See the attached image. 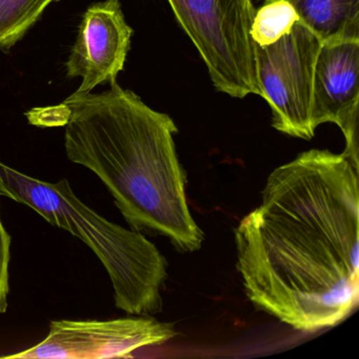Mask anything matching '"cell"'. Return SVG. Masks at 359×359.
<instances>
[{"mask_svg": "<svg viewBox=\"0 0 359 359\" xmlns=\"http://www.w3.org/2000/svg\"><path fill=\"white\" fill-rule=\"evenodd\" d=\"M172 323L149 315L111 320H54L47 337L11 359H104L131 356L137 348L165 344L175 337Z\"/></svg>", "mask_w": 359, "mask_h": 359, "instance_id": "cell-6", "label": "cell"}, {"mask_svg": "<svg viewBox=\"0 0 359 359\" xmlns=\"http://www.w3.org/2000/svg\"><path fill=\"white\" fill-rule=\"evenodd\" d=\"M11 241V235L6 230L0 215V314L7 311L9 304Z\"/></svg>", "mask_w": 359, "mask_h": 359, "instance_id": "cell-12", "label": "cell"}, {"mask_svg": "<svg viewBox=\"0 0 359 359\" xmlns=\"http://www.w3.org/2000/svg\"><path fill=\"white\" fill-rule=\"evenodd\" d=\"M132 34L119 0L94 4L87 10L66 62L70 79L83 77L75 94L91 93L100 83L116 81L127 60Z\"/></svg>", "mask_w": 359, "mask_h": 359, "instance_id": "cell-8", "label": "cell"}, {"mask_svg": "<svg viewBox=\"0 0 359 359\" xmlns=\"http://www.w3.org/2000/svg\"><path fill=\"white\" fill-rule=\"evenodd\" d=\"M321 41L302 20L273 45L256 47L262 98L272 110L273 128L292 137L310 140L313 81Z\"/></svg>", "mask_w": 359, "mask_h": 359, "instance_id": "cell-5", "label": "cell"}, {"mask_svg": "<svg viewBox=\"0 0 359 359\" xmlns=\"http://www.w3.org/2000/svg\"><path fill=\"white\" fill-rule=\"evenodd\" d=\"M359 39L321 43L313 81L312 126L337 125L344 154L358 165Z\"/></svg>", "mask_w": 359, "mask_h": 359, "instance_id": "cell-7", "label": "cell"}, {"mask_svg": "<svg viewBox=\"0 0 359 359\" xmlns=\"http://www.w3.org/2000/svg\"><path fill=\"white\" fill-rule=\"evenodd\" d=\"M299 20L289 0H274L256 9L251 25L252 41L256 47H266L289 34Z\"/></svg>", "mask_w": 359, "mask_h": 359, "instance_id": "cell-11", "label": "cell"}, {"mask_svg": "<svg viewBox=\"0 0 359 359\" xmlns=\"http://www.w3.org/2000/svg\"><path fill=\"white\" fill-rule=\"evenodd\" d=\"M214 87L231 97L262 96L251 39L253 0H169Z\"/></svg>", "mask_w": 359, "mask_h": 359, "instance_id": "cell-4", "label": "cell"}, {"mask_svg": "<svg viewBox=\"0 0 359 359\" xmlns=\"http://www.w3.org/2000/svg\"><path fill=\"white\" fill-rule=\"evenodd\" d=\"M260 1H262V3H270V1H274V0H260Z\"/></svg>", "mask_w": 359, "mask_h": 359, "instance_id": "cell-13", "label": "cell"}, {"mask_svg": "<svg viewBox=\"0 0 359 359\" xmlns=\"http://www.w3.org/2000/svg\"><path fill=\"white\" fill-rule=\"evenodd\" d=\"M0 196L28 205L52 226L85 243L110 277L117 308L137 316L161 312L168 262L142 233L111 222L88 207L68 180L41 182L3 163Z\"/></svg>", "mask_w": 359, "mask_h": 359, "instance_id": "cell-3", "label": "cell"}, {"mask_svg": "<svg viewBox=\"0 0 359 359\" xmlns=\"http://www.w3.org/2000/svg\"><path fill=\"white\" fill-rule=\"evenodd\" d=\"M321 43L359 39V0H289Z\"/></svg>", "mask_w": 359, "mask_h": 359, "instance_id": "cell-9", "label": "cell"}, {"mask_svg": "<svg viewBox=\"0 0 359 359\" xmlns=\"http://www.w3.org/2000/svg\"><path fill=\"white\" fill-rule=\"evenodd\" d=\"M358 165L306 151L275 169L235 229L250 302L302 332L341 323L359 302Z\"/></svg>", "mask_w": 359, "mask_h": 359, "instance_id": "cell-1", "label": "cell"}, {"mask_svg": "<svg viewBox=\"0 0 359 359\" xmlns=\"http://www.w3.org/2000/svg\"><path fill=\"white\" fill-rule=\"evenodd\" d=\"M58 0H0V49L9 50Z\"/></svg>", "mask_w": 359, "mask_h": 359, "instance_id": "cell-10", "label": "cell"}, {"mask_svg": "<svg viewBox=\"0 0 359 359\" xmlns=\"http://www.w3.org/2000/svg\"><path fill=\"white\" fill-rule=\"evenodd\" d=\"M64 106L67 157L102 180L132 230L167 237L182 252L201 249L205 235L187 201L173 119L116 81L100 94L74 93Z\"/></svg>", "mask_w": 359, "mask_h": 359, "instance_id": "cell-2", "label": "cell"}]
</instances>
